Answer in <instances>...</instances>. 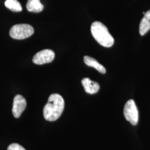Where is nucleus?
<instances>
[{
  "instance_id": "423d86ee",
  "label": "nucleus",
  "mask_w": 150,
  "mask_h": 150,
  "mask_svg": "<svg viewBox=\"0 0 150 150\" xmlns=\"http://www.w3.org/2000/svg\"><path fill=\"white\" fill-rule=\"evenodd\" d=\"M27 106V102L23 97L17 95L14 97L12 106V114L16 118H19Z\"/></svg>"
},
{
  "instance_id": "0eeeda50",
  "label": "nucleus",
  "mask_w": 150,
  "mask_h": 150,
  "mask_svg": "<svg viewBox=\"0 0 150 150\" xmlns=\"http://www.w3.org/2000/svg\"><path fill=\"white\" fill-rule=\"evenodd\" d=\"M85 91L89 94L96 93L100 90L99 84L95 81L91 80L89 78H84L81 81Z\"/></svg>"
},
{
  "instance_id": "9b49d317",
  "label": "nucleus",
  "mask_w": 150,
  "mask_h": 150,
  "mask_svg": "<svg viewBox=\"0 0 150 150\" xmlns=\"http://www.w3.org/2000/svg\"><path fill=\"white\" fill-rule=\"evenodd\" d=\"M6 7L13 12H20L22 10V7L20 3L17 0H6Z\"/></svg>"
},
{
  "instance_id": "20e7f679",
  "label": "nucleus",
  "mask_w": 150,
  "mask_h": 150,
  "mask_svg": "<svg viewBox=\"0 0 150 150\" xmlns=\"http://www.w3.org/2000/svg\"><path fill=\"white\" fill-rule=\"evenodd\" d=\"M123 114L125 118L132 125H136L139 121V111L134 100H129L126 103Z\"/></svg>"
},
{
  "instance_id": "f257e3e1",
  "label": "nucleus",
  "mask_w": 150,
  "mask_h": 150,
  "mask_svg": "<svg viewBox=\"0 0 150 150\" xmlns=\"http://www.w3.org/2000/svg\"><path fill=\"white\" fill-rule=\"evenodd\" d=\"M64 107L63 97L57 93L52 94L48 98V102L43 107V117L48 121H55L62 115Z\"/></svg>"
},
{
  "instance_id": "1a4fd4ad",
  "label": "nucleus",
  "mask_w": 150,
  "mask_h": 150,
  "mask_svg": "<svg viewBox=\"0 0 150 150\" xmlns=\"http://www.w3.org/2000/svg\"><path fill=\"white\" fill-rule=\"evenodd\" d=\"M83 61L85 64L90 67H92L95 68V69H96L98 72H100L101 74H105L106 72V70L105 67L102 65L100 64L96 59L88 56H85L83 57Z\"/></svg>"
},
{
  "instance_id": "9d476101",
  "label": "nucleus",
  "mask_w": 150,
  "mask_h": 150,
  "mask_svg": "<svg viewBox=\"0 0 150 150\" xmlns=\"http://www.w3.org/2000/svg\"><path fill=\"white\" fill-rule=\"evenodd\" d=\"M26 8L29 12L38 13L43 10V5L41 3L40 0H28Z\"/></svg>"
},
{
  "instance_id": "39448f33",
  "label": "nucleus",
  "mask_w": 150,
  "mask_h": 150,
  "mask_svg": "<svg viewBox=\"0 0 150 150\" xmlns=\"http://www.w3.org/2000/svg\"><path fill=\"white\" fill-rule=\"evenodd\" d=\"M54 52L50 49H45L35 54L32 59L35 64H43L51 62L54 58Z\"/></svg>"
},
{
  "instance_id": "f03ea898",
  "label": "nucleus",
  "mask_w": 150,
  "mask_h": 150,
  "mask_svg": "<svg viewBox=\"0 0 150 150\" xmlns=\"http://www.w3.org/2000/svg\"><path fill=\"white\" fill-rule=\"evenodd\" d=\"M91 34L98 43L105 47H110L114 43V39L106 26L99 21L93 22L91 26Z\"/></svg>"
},
{
  "instance_id": "6e6552de",
  "label": "nucleus",
  "mask_w": 150,
  "mask_h": 150,
  "mask_svg": "<svg viewBox=\"0 0 150 150\" xmlns=\"http://www.w3.org/2000/svg\"><path fill=\"white\" fill-rule=\"evenodd\" d=\"M150 30V10L145 13L144 17L140 22L139 26V34L141 36L145 35Z\"/></svg>"
},
{
  "instance_id": "f8f14e48",
  "label": "nucleus",
  "mask_w": 150,
  "mask_h": 150,
  "mask_svg": "<svg viewBox=\"0 0 150 150\" xmlns=\"http://www.w3.org/2000/svg\"><path fill=\"white\" fill-rule=\"evenodd\" d=\"M7 150H26L22 146L18 144H12L8 146Z\"/></svg>"
},
{
  "instance_id": "7ed1b4c3",
  "label": "nucleus",
  "mask_w": 150,
  "mask_h": 150,
  "mask_svg": "<svg viewBox=\"0 0 150 150\" xmlns=\"http://www.w3.org/2000/svg\"><path fill=\"white\" fill-rule=\"evenodd\" d=\"M34 33V29L28 24H17L11 27L10 36L13 39L23 40L30 37Z\"/></svg>"
}]
</instances>
